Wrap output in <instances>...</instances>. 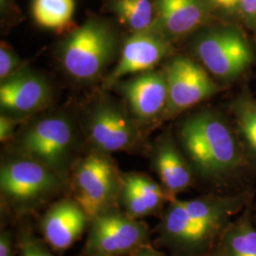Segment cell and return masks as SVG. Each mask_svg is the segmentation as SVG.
<instances>
[{"label":"cell","instance_id":"1","mask_svg":"<svg viewBox=\"0 0 256 256\" xmlns=\"http://www.w3.org/2000/svg\"><path fill=\"white\" fill-rule=\"evenodd\" d=\"M252 200V192L205 194L191 200L173 198L160 216L156 244L174 256H207L232 218Z\"/></svg>","mask_w":256,"mask_h":256},{"label":"cell","instance_id":"2","mask_svg":"<svg viewBox=\"0 0 256 256\" xmlns=\"http://www.w3.org/2000/svg\"><path fill=\"white\" fill-rule=\"evenodd\" d=\"M178 146L194 173L207 182H230L254 167L245 154L236 128L221 114L205 110L185 120Z\"/></svg>","mask_w":256,"mask_h":256},{"label":"cell","instance_id":"3","mask_svg":"<svg viewBox=\"0 0 256 256\" xmlns=\"http://www.w3.org/2000/svg\"><path fill=\"white\" fill-rule=\"evenodd\" d=\"M68 187L50 168L18 152L1 164V206L16 218L42 209Z\"/></svg>","mask_w":256,"mask_h":256},{"label":"cell","instance_id":"4","mask_svg":"<svg viewBox=\"0 0 256 256\" xmlns=\"http://www.w3.org/2000/svg\"><path fill=\"white\" fill-rule=\"evenodd\" d=\"M16 152L54 171L68 186L77 146L74 124L64 116L54 115L28 124L16 138Z\"/></svg>","mask_w":256,"mask_h":256},{"label":"cell","instance_id":"5","mask_svg":"<svg viewBox=\"0 0 256 256\" xmlns=\"http://www.w3.org/2000/svg\"><path fill=\"white\" fill-rule=\"evenodd\" d=\"M118 41L102 22L92 20L74 30L61 46L60 61L66 72L78 82L95 81L115 57Z\"/></svg>","mask_w":256,"mask_h":256},{"label":"cell","instance_id":"6","mask_svg":"<svg viewBox=\"0 0 256 256\" xmlns=\"http://www.w3.org/2000/svg\"><path fill=\"white\" fill-rule=\"evenodd\" d=\"M122 174L108 155L92 153L77 160L70 174V198L88 220L100 212L120 207Z\"/></svg>","mask_w":256,"mask_h":256},{"label":"cell","instance_id":"7","mask_svg":"<svg viewBox=\"0 0 256 256\" xmlns=\"http://www.w3.org/2000/svg\"><path fill=\"white\" fill-rule=\"evenodd\" d=\"M149 226L131 218L120 207L100 212L90 220L84 256H130L149 243Z\"/></svg>","mask_w":256,"mask_h":256},{"label":"cell","instance_id":"8","mask_svg":"<svg viewBox=\"0 0 256 256\" xmlns=\"http://www.w3.org/2000/svg\"><path fill=\"white\" fill-rule=\"evenodd\" d=\"M194 50L205 70L223 82L236 80L247 72L254 60L247 38L234 27L204 32L194 41Z\"/></svg>","mask_w":256,"mask_h":256},{"label":"cell","instance_id":"9","mask_svg":"<svg viewBox=\"0 0 256 256\" xmlns=\"http://www.w3.org/2000/svg\"><path fill=\"white\" fill-rule=\"evenodd\" d=\"M165 74L168 88L165 117L178 115L220 92L207 70L186 56L172 59Z\"/></svg>","mask_w":256,"mask_h":256},{"label":"cell","instance_id":"10","mask_svg":"<svg viewBox=\"0 0 256 256\" xmlns=\"http://www.w3.org/2000/svg\"><path fill=\"white\" fill-rule=\"evenodd\" d=\"M86 136L96 152L104 155L133 149L138 131L126 111L116 102H102L86 122Z\"/></svg>","mask_w":256,"mask_h":256},{"label":"cell","instance_id":"11","mask_svg":"<svg viewBox=\"0 0 256 256\" xmlns=\"http://www.w3.org/2000/svg\"><path fill=\"white\" fill-rule=\"evenodd\" d=\"M170 43L166 37L152 30L134 32L124 42L118 64L106 78V84L110 86L128 75L153 70L170 54Z\"/></svg>","mask_w":256,"mask_h":256},{"label":"cell","instance_id":"12","mask_svg":"<svg viewBox=\"0 0 256 256\" xmlns=\"http://www.w3.org/2000/svg\"><path fill=\"white\" fill-rule=\"evenodd\" d=\"M50 86L34 72L20 70L0 84V106L4 113L23 117L41 110L50 104Z\"/></svg>","mask_w":256,"mask_h":256},{"label":"cell","instance_id":"13","mask_svg":"<svg viewBox=\"0 0 256 256\" xmlns=\"http://www.w3.org/2000/svg\"><path fill=\"white\" fill-rule=\"evenodd\" d=\"M88 223L82 207L70 196H64L50 205L40 221V230L54 252H64L81 238Z\"/></svg>","mask_w":256,"mask_h":256},{"label":"cell","instance_id":"14","mask_svg":"<svg viewBox=\"0 0 256 256\" xmlns=\"http://www.w3.org/2000/svg\"><path fill=\"white\" fill-rule=\"evenodd\" d=\"M132 114L140 122H149L164 116L168 101L165 70L138 74L120 86Z\"/></svg>","mask_w":256,"mask_h":256},{"label":"cell","instance_id":"15","mask_svg":"<svg viewBox=\"0 0 256 256\" xmlns=\"http://www.w3.org/2000/svg\"><path fill=\"white\" fill-rule=\"evenodd\" d=\"M160 183L142 173L122 174L120 207L133 218L160 216L173 198Z\"/></svg>","mask_w":256,"mask_h":256},{"label":"cell","instance_id":"16","mask_svg":"<svg viewBox=\"0 0 256 256\" xmlns=\"http://www.w3.org/2000/svg\"><path fill=\"white\" fill-rule=\"evenodd\" d=\"M153 166L160 184L172 196L192 187L194 173L182 148L166 135L158 140L152 153Z\"/></svg>","mask_w":256,"mask_h":256},{"label":"cell","instance_id":"17","mask_svg":"<svg viewBox=\"0 0 256 256\" xmlns=\"http://www.w3.org/2000/svg\"><path fill=\"white\" fill-rule=\"evenodd\" d=\"M160 23L170 42L191 34L206 18L202 0H158Z\"/></svg>","mask_w":256,"mask_h":256},{"label":"cell","instance_id":"18","mask_svg":"<svg viewBox=\"0 0 256 256\" xmlns=\"http://www.w3.org/2000/svg\"><path fill=\"white\" fill-rule=\"evenodd\" d=\"M252 202L236 220L230 222L220 236L216 248L221 256H256V227L252 214Z\"/></svg>","mask_w":256,"mask_h":256},{"label":"cell","instance_id":"19","mask_svg":"<svg viewBox=\"0 0 256 256\" xmlns=\"http://www.w3.org/2000/svg\"><path fill=\"white\" fill-rule=\"evenodd\" d=\"M234 128L250 162L256 168V98L248 90L230 104Z\"/></svg>","mask_w":256,"mask_h":256},{"label":"cell","instance_id":"20","mask_svg":"<svg viewBox=\"0 0 256 256\" xmlns=\"http://www.w3.org/2000/svg\"><path fill=\"white\" fill-rule=\"evenodd\" d=\"M74 0H34L32 14L41 27L59 30L72 18Z\"/></svg>","mask_w":256,"mask_h":256},{"label":"cell","instance_id":"21","mask_svg":"<svg viewBox=\"0 0 256 256\" xmlns=\"http://www.w3.org/2000/svg\"><path fill=\"white\" fill-rule=\"evenodd\" d=\"M113 9L120 20L134 32L151 30L153 7L150 0H116Z\"/></svg>","mask_w":256,"mask_h":256},{"label":"cell","instance_id":"22","mask_svg":"<svg viewBox=\"0 0 256 256\" xmlns=\"http://www.w3.org/2000/svg\"><path fill=\"white\" fill-rule=\"evenodd\" d=\"M18 256H55L45 240L36 238L27 230L23 232L18 243Z\"/></svg>","mask_w":256,"mask_h":256},{"label":"cell","instance_id":"23","mask_svg":"<svg viewBox=\"0 0 256 256\" xmlns=\"http://www.w3.org/2000/svg\"><path fill=\"white\" fill-rule=\"evenodd\" d=\"M21 61L18 55L5 42H1L0 46V80L1 82L8 79L14 74L18 72Z\"/></svg>","mask_w":256,"mask_h":256},{"label":"cell","instance_id":"24","mask_svg":"<svg viewBox=\"0 0 256 256\" xmlns=\"http://www.w3.org/2000/svg\"><path fill=\"white\" fill-rule=\"evenodd\" d=\"M22 122L21 117L12 116L9 114H2L0 116V142H6L10 140L14 134V130Z\"/></svg>","mask_w":256,"mask_h":256},{"label":"cell","instance_id":"25","mask_svg":"<svg viewBox=\"0 0 256 256\" xmlns=\"http://www.w3.org/2000/svg\"><path fill=\"white\" fill-rule=\"evenodd\" d=\"M239 10L248 24L256 26V0H240Z\"/></svg>","mask_w":256,"mask_h":256},{"label":"cell","instance_id":"26","mask_svg":"<svg viewBox=\"0 0 256 256\" xmlns=\"http://www.w3.org/2000/svg\"><path fill=\"white\" fill-rule=\"evenodd\" d=\"M12 232L10 230H2L0 234V256H12Z\"/></svg>","mask_w":256,"mask_h":256},{"label":"cell","instance_id":"27","mask_svg":"<svg viewBox=\"0 0 256 256\" xmlns=\"http://www.w3.org/2000/svg\"><path fill=\"white\" fill-rule=\"evenodd\" d=\"M128 256H167L160 250L153 247L149 243L142 246L137 250H135L133 254Z\"/></svg>","mask_w":256,"mask_h":256},{"label":"cell","instance_id":"28","mask_svg":"<svg viewBox=\"0 0 256 256\" xmlns=\"http://www.w3.org/2000/svg\"><path fill=\"white\" fill-rule=\"evenodd\" d=\"M216 5L226 10H239L240 0H212Z\"/></svg>","mask_w":256,"mask_h":256},{"label":"cell","instance_id":"29","mask_svg":"<svg viewBox=\"0 0 256 256\" xmlns=\"http://www.w3.org/2000/svg\"><path fill=\"white\" fill-rule=\"evenodd\" d=\"M207 256H221L220 254V252H218V250L216 248V247L214 248V250L210 252V254H208Z\"/></svg>","mask_w":256,"mask_h":256}]
</instances>
